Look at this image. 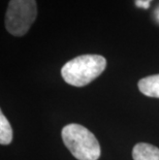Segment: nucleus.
Returning <instances> with one entry per match:
<instances>
[{
  "label": "nucleus",
  "mask_w": 159,
  "mask_h": 160,
  "mask_svg": "<svg viewBox=\"0 0 159 160\" xmlns=\"http://www.w3.org/2000/svg\"><path fill=\"white\" fill-rule=\"evenodd\" d=\"M107 60L103 56L87 54L77 56L66 62L61 68V76L67 84L84 87L103 72Z\"/></svg>",
  "instance_id": "1"
},
{
  "label": "nucleus",
  "mask_w": 159,
  "mask_h": 160,
  "mask_svg": "<svg viewBox=\"0 0 159 160\" xmlns=\"http://www.w3.org/2000/svg\"><path fill=\"white\" fill-rule=\"evenodd\" d=\"M64 145L77 160H98L101 150L92 132L80 124H68L61 131Z\"/></svg>",
  "instance_id": "2"
},
{
  "label": "nucleus",
  "mask_w": 159,
  "mask_h": 160,
  "mask_svg": "<svg viewBox=\"0 0 159 160\" xmlns=\"http://www.w3.org/2000/svg\"><path fill=\"white\" fill-rule=\"evenodd\" d=\"M36 16L35 0H11L5 15L6 30L15 36L25 35L35 21Z\"/></svg>",
  "instance_id": "3"
},
{
  "label": "nucleus",
  "mask_w": 159,
  "mask_h": 160,
  "mask_svg": "<svg viewBox=\"0 0 159 160\" xmlns=\"http://www.w3.org/2000/svg\"><path fill=\"white\" fill-rule=\"evenodd\" d=\"M133 160H159V149L147 142H138L132 150Z\"/></svg>",
  "instance_id": "4"
},
{
  "label": "nucleus",
  "mask_w": 159,
  "mask_h": 160,
  "mask_svg": "<svg viewBox=\"0 0 159 160\" xmlns=\"http://www.w3.org/2000/svg\"><path fill=\"white\" fill-rule=\"evenodd\" d=\"M137 85L140 91L146 96L159 98V74L143 78Z\"/></svg>",
  "instance_id": "5"
},
{
  "label": "nucleus",
  "mask_w": 159,
  "mask_h": 160,
  "mask_svg": "<svg viewBox=\"0 0 159 160\" xmlns=\"http://www.w3.org/2000/svg\"><path fill=\"white\" fill-rule=\"evenodd\" d=\"M12 141V129L8 120L1 112L0 113V144L8 145Z\"/></svg>",
  "instance_id": "6"
},
{
  "label": "nucleus",
  "mask_w": 159,
  "mask_h": 160,
  "mask_svg": "<svg viewBox=\"0 0 159 160\" xmlns=\"http://www.w3.org/2000/svg\"><path fill=\"white\" fill-rule=\"evenodd\" d=\"M151 1L152 0H135V6L147 9V8H150Z\"/></svg>",
  "instance_id": "7"
},
{
  "label": "nucleus",
  "mask_w": 159,
  "mask_h": 160,
  "mask_svg": "<svg viewBox=\"0 0 159 160\" xmlns=\"http://www.w3.org/2000/svg\"><path fill=\"white\" fill-rule=\"evenodd\" d=\"M155 16H156V19L158 20V22H159V6H158V8L156 9V12H155Z\"/></svg>",
  "instance_id": "8"
}]
</instances>
